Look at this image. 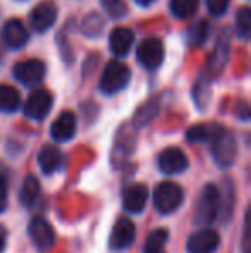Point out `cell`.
Here are the masks:
<instances>
[{
	"label": "cell",
	"instance_id": "6da1fadb",
	"mask_svg": "<svg viewBox=\"0 0 251 253\" xmlns=\"http://www.w3.org/2000/svg\"><path fill=\"white\" fill-rule=\"evenodd\" d=\"M208 143H210L212 157H214L215 164L218 167L227 169V167H231L234 164L236 155H238V147H236V140L231 131L217 124Z\"/></svg>",
	"mask_w": 251,
	"mask_h": 253
},
{
	"label": "cell",
	"instance_id": "7a4b0ae2",
	"mask_svg": "<svg viewBox=\"0 0 251 253\" xmlns=\"http://www.w3.org/2000/svg\"><path fill=\"white\" fill-rule=\"evenodd\" d=\"M131 81V71L121 60H110L105 66L100 78V91L105 95H114L122 91Z\"/></svg>",
	"mask_w": 251,
	"mask_h": 253
},
{
	"label": "cell",
	"instance_id": "3957f363",
	"mask_svg": "<svg viewBox=\"0 0 251 253\" xmlns=\"http://www.w3.org/2000/svg\"><path fill=\"white\" fill-rule=\"evenodd\" d=\"M182 200H184V191L178 183L165 181V183L158 184L153 191V205L157 212L164 213V215L176 212L181 207Z\"/></svg>",
	"mask_w": 251,
	"mask_h": 253
},
{
	"label": "cell",
	"instance_id": "277c9868",
	"mask_svg": "<svg viewBox=\"0 0 251 253\" xmlns=\"http://www.w3.org/2000/svg\"><path fill=\"white\" fill-rule=\"evenodd\" d=\"M222 197H220V191L215 184H207L201 191V197L198 200L196 205V212H194V219H196L198 224H212L215 219H217L218 212H220V207H222Z\"/></svg>",
	"mask_w": 251,
	"mask_h": 253
},
{
	"label": "cell",
	"instance_id": "5b68a950",
	"mask_svg": "<svg viewBox=\"0 0 251 253\" xmlns=\"http://www.w3.org/2000/svg\"><path fill=\"white\" fill-rule=\"evenodd\" d=\"M164 45L162 40L158 38H144L140 45H138L136 57L138 62L148 71H155L160 67V64L164 62Z\"/></svg>",
	"mask_w": 251,
	"mask_h": 253
},
{
	"label": "cell",
	"instance_id": "8992f818",
	"mask_svg": "<svg viewBox=\"0 0 251 253\" xmlns=\"http://www.w3.org/2000/svg\"><path fill=\"white\" fill-rule=\"evenodd\" d=\"M52 105H54V97L50 91L43 88L35 90L24 103V116L33 121H43L50 114Z\"/></svg>",
	"mask_w": 251,
	"mask_h": 253
},
{
	"label": "cell",
	"instance_id": "52a82bcc",
	"mask_svg": "<svg viewBox=\"0 0 251 253\" xmlns=\"http://www.w3.org/2000/svg\"><path fill=\"white\" fill-rule=\"evenodd\" d=\"M57 5L52 0H43L38 5H35L30 12V24L31 30H35L36 33H45L47 30H50L57 21Z\"/></svg>",
	"mask_w": 251,
	"mask_h": 253
},
{
	"label": "cell",
	"instance_id": "ba28073f",
	"mask_svg": "<svg viewBox=\"0 0 251 253\" xmlns=\"http://www.w3.org/2000/svg\"><path fill=\"white\" fill-rule=\"evenodd\" d=\"M14 78L24 86L40 84L45 78V64L38 59L21 60L14 66Z\"/></svg>",
	"mask_w": 251,
	"mask_h": 253
},
{
	"label": "cell",
	"instance_id": "9c48e42d",
	"mask_svg": "<svg viewBox=\"0 0 251 253\" xmlns=\"http://www.w3.org/2000/svg\"><path fill=\"white\" fill-rule=\"evenodd\" d=\"M28 234H30L31 241L40 252H48L55 245V233L52 226L41 217H35L31 222L28 224Z\"/></svg>",
	"mask_w": 251,
	"mask_h": 253
},
{
	"label": "cell",
	"instance_id": "30bf717a",
	"mask_svg": "<svg viewBox=\"0 0 251 253\" xmlns=\"http://www.w3.org/2000/svg\"><path fill=\"white\" fill-rule=\"evenodd\" d=\"M220 245V234L210 227L196 231L189 236L186 250L188 253H215Z\"/></svg>",
	"mask_w": 251,
	"mask_h": 253
},
{
	"label": "cell",
	"instance_id": "8fae6325",
	"mask_svg": "<svg viewBox=\"0 0 251 253\" xmlns=\"http://www.w3.org/2000/svg\"><path fill=\"white\" fill-rule=\"evenodd\" d=\"M136 238V227H134L133 220L127 217H121L117 222L114 224L110 233V240H108V247L112 250H126L134 243Z\"/></svg>",
	"mask_w": 251,
	"mask_h": 253
},
{
	"label": "cell",
	"instance_id": "7c38bea8",
	"mask_svg": "<svg viewBox=\"0 0 251 253\" xmlns=\"http://www.w3.org/2000/svg\"><path fill=\"white\" fill-rule=\"evenodd\" d=\"M188 157H186V153L181 148H165L158 155V169L164 174H181L188 169Z\"/></svg>",
	"mask_w": 251,
	"mask_h": 253
},
{
	"label": "cell",
	"instance_id": "4fadbf2b",
	"mask_svg": "<svg viewBox=\"0 0 251 253\" xmlns=\"http://www.w3.org/2000/svg\"><path fill=\"white\" fill-rule=\"evenodd\" d=\"M28 40H30V31L19 19H9L2 26V42L5 43V47L17 50V48H23Z\"/></svg>",
	"mask_w": 251,
	"mask_h": 253
},
{
	"label": "cell",
	"instance_id": "5bb4252c",
	"mask_svg": "<svg viewBox=\"0 0 251 253\" xmlns=\"http://www.w3.org/2000/svg\"><path fill=\"white\" fill-rule=\"evenodd\" d=\"M148 188L144 184H131L122 193V207L129 213H141L146 207Z\"/></svg>",
	"mask_w": 251,
	"mask_h": 253
},
{
	"label": "cell",
	"instance_id": "9a60e30c",
	"mask_svg": "<svg viewBox=\"0 0 251 253\" xmlns=\"http://www.w3.org/2000/svg\"><path fill=\"white\" fill-rule=\"evenodd\" d=\"M76 116L69 110H64L61 116L52 123L50 126V134L55 141H69L76 134Z\"/></svg>",
	"mask_w": 251,
	"mask_h": 253
},
{
	"label": "cell",
	"instance_id": "2e32d148",
	"mask_svg": "<svg viewBox=\"0 0 251 253\" xmlns=\"http://www.w3.org/2000/svg\"><path fill=\"white\" fill-rule=\"evenodd\" d=\"M134 43V33L133 30L124 26L114 28V31L108 37V47H110V52L114 53L115 57H124L127 55V52L131 50Z\"/></svg>",
	"mask_w": 251,
	"mask_h": 253
},
{
	"label": "cell",
	"instance_id": "e0dca14e",
	"mask_svg": "<svg viewBox=\"0 0 251 253\" xmlns=\"http://www.w3.org/2000/svg\"><path fill=\"white\" fill-rule=\"evenodd\" d=\"M38 166H40L41 172L50 176L55 170L61 169L62 166V153L54 145H45L41 150L38 152Z\"/></svg>",
	"mask_w": 251,
	"mask_h": 253
},
{
	"label": "cell",
	"instance_id": "ac0fdd59",
	"mask_svg": "<svg viewBox=\"0 0 251 253\" xmlns=\"http://www.w3.org/2000/svg\"><path fill=\"white\" fill-rule=\"evenodd\" d=\"M227 55H229V37L227 33H224L220 37V40H218L217 47H215L214 55L208 60V71H210V74H214V76L220 74V71L224 69L225 62H227Z\"/></svg>",
	"mask_w": 251,
	"mask_h": 253
},
{
	"label": "cell",
	"instance_id": "d6986e66",
	"mask_svg": "<svg viewBox=\"0 0 251 253\" xmlns=\"http://www.w3.org/2000/svg\"><path fill=\"white\" fill-rule=\"evenodd\" d=\"M21 105V95L10 84H0V112H16Z\"/></svg>",
	"mask_w": 251,
	"mask_h": 253
},
{
	"label": "cell",
	"instance_id": "ffe728a7",
	"mask_svg": "<svg viewBox=\"0 0 251 253\" xmlns=\"http://www.w3.org/2000/svg\"><path fill=\"white\" fill-rule=\"evenodd\" d=\"M38 197H40V181L30 174V176H26L23 186H21L19 200L24 207H33Z\"/></svg>",
	"mask_w": 251,
	"mask_h": 253
},
{
	"label": "cell",
	"instance_id": "44dd1931",
	"mask_svg": "<svg viewBox=\"0 0 251 253\" xmlns=\"http://www.w3.org/2000/svg\"><path fill=\"white\" fill-rule=\"evenodd\" d=\"M169 240V233L167 229L160 227V229H155L150 236L144 241V248L143 253H167L165 252V243Z\"/></svg>",
	"mask_w": 251,
	"mask_h": 253
},
{
	"label": "cell",
	"instance_id": "7402d4cb",
	"mask_svg": "<svg viewBox=\"0 0 251 253\" xmlns=\"http://www.w3.org/2000/svg\"><path fill=\"white\" fill-rule=\"evenodd\" d=\"M200 5V0H171L169 7H171V12L178 19H188L198 10Z\"/></svg>",
	"mask_w": 251,
	"mask_h": 253
},
{
	"label": "cell",
	"instance_id": "603a6c76",
	"mask_svg": "<svg viewBox=\"0 0 251 253\" xmlns=\"http://www.w3.org/2000/svg\"><path fill=\"white\" fill-rule=\"evenodd\" d=\"M208 33H210V24H208V21H205V19L198 21V23L194 24V26H191V30L188 31V37H186L188 45L189 47H201V45L207 42Z\"/></svg>",
	"mask_w": 251,
	"mask_h": 253
},
{
	"label": "cell",
	"instance_id": "cb8c5ba5",
	"mask_svg": "<svg viewBox=\"0 0 251 253\" xmlns=\"http://www.w3.org/2000/svg\"><path fill=\"white\" fill-rule=\"evenodd\" d=\"M236 33L243 40H250L251 37V10L250 7H241L236 12Z\"/></svg>",
	"mask_w": 251,
	"mask_h": 253
},
{
	"label": "cell",
	"instance_id": "d4e9b609",
	"mask_svg": "<svg viewBox=\"0 0 251 253\" xmlns=\"http://www.w3.org/2000/svg\"><path fill=\"white\" fill-rule=\"evenodd\" d=\"M215 127H217V124H196L188 129V140L198 141V143H208Z\"/></svg>",
	"mask_w": 251,
	"mask_h": 253
},
{
	"label": "cell",
	"instance_id": "484cf974",
	"mask_svg": "<svg viewBox=\"0 0 251 253\" xmlns=\"http://www.w3.org/2000/svg\"><path fill=\"white\" fill-rule=\"evenodd\" d=\"M104 19H102V16L100 14H97V12H91L90 16H86L84 17V21H83V33L86 35V37H91V38H95V37H98V35L102 33V30H104Z\"/></svg>",
	"mask_w": 251,
	"mask_h": 253
},
{
	"label": "cell",
	"instance_id": "4316f807",
	"mask_svg": "<svg viewBox=\"0 0 251 253\" xmlns=\"http://www.w3.org/2000/svg\"><path fill=\"white\" fill-rule=\"evenodd\" d=\"M102 5H104L105 12L114 19H121L127 14V5L124 0H102Z\"/></svg>",
	"mask_w": 251,
	"mask_h": 253
},
{
	"label": "cell",
	"instance_id": "83f0119b",
	"mask_svg": "<svg viewBox=\"0 0 251 253\" xmlns=\"http://www.w3.org/2000/svg\"><path fill=\"white\" fill-rule=\"evenodd\" d=\"M229 2L231 0H207V7H208V12L215 17H220L227 12L229 9Z\"/></svg>",
	"mask_w": 251,
	"mask_h": 253
},
{
	"label": "cell",
	"instance_id": "f1b7e54d",
	"mask_svg": "<svg viewBox=\"0 0 251 253\" xmlns=\"http://www.w3.org/2000/svg\"><path fill=\"white\" fill-rule=\"evenodd\" d=\"M7 209V181L0 174V213Z\"/></svg>",
	"mask_w": 251,
	"mask_h": 253
},
{
	"label": "cell",
	"instance_id": "f546056e",
	"mask_svg": "<svg viewBox=\"0 0 251 253\" xmlns=\"http://www.w3.org/2000/svg\"><path fill=\"white\" fill-rule=\"evenodd\" d=\"M243 253H250V213L246 212L245 219V240H243Z\"/></svg>",
	"mask_w": 251,
	"mask_h": 253
},
{
	"label": "cell",
	"instance_id": "4dcf8cb0",
	"mask_svg": "<svg viewBox=\"0 0 251 253\" xmlns=\"http://www.w3.org/2000/svg\"><path fill=\"white\" fill-rule=\"evenodd\" d=\"M5 247H7V231L5 227L0 226V253H3Z\"/></svg>",
	"mask_w": 251,
	"mask_h": 253
},
{
	"label": "cell",
	"instance_id": "1f68e13d",
	"mask_svg": "<svg viewBox=\"0 0 251 253\" xmlns=\"http://www.w3.org/2000/svg\"><path fill=\"white\" fill-rule=\"evenodd\" d=\"M136 3H140V5H143V7H146V5H150V3H153L155 0H134Z\"/></svg>",
	"mask_w": 251,
	"mask_h": 253
},
{
	"label": "cell",
	"instance_id": "d6a6232c",
	"mask_svg": "<svg viewBox=\"0 0 251 253\" xmlns=\"http://www.w3.org/2000/svg\"><path fill=\"white\" fill-rule=\"evenodd\" d=\"M21 2H23V0H21Z\"/></svg>",
	"mask_w": 251,
	"mask_h": 253
}]
</instances>
